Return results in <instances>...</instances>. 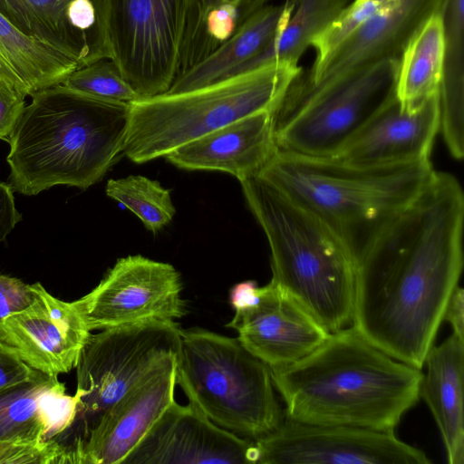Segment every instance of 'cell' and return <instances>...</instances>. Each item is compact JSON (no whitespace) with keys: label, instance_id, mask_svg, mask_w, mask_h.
I'll return each mask as SVG.
<instances>
[{"label":"cell","instance_id":"obj_1","mask_svg":"<svg viewBox=\"0 0 464 464\" xmlns=\"http://www.w3.org/2000/svg\"><path fill=\"white\" fill-rule=\"evenodd\" d=\"M464 193L435 171L356 255L352 324L372 345L421 370L463 268Z\"/></svg>","mask_w":464,"mask_h":464},{"label":"cell","instance_id":"obj_2","mask_svg":"<svg viewBox=\"0 0 464 464\" xmlns=\"http://www.w3.org/2000/svg\"><path fill=\"white\" fill-rule=\"evenodd\" d=\"M285 418L321 426L394 431L420 399L423 373L372 345L349 325L302 359L270 369Z\"/></svg>","mask_w":464,"mask_h":464},{"label":"cell","instance_id":"obj_3","mask_svg":"<svg viewBox=\"0 0 464 464\" xmlns=\"http://www.w3.org/2000/svg\"><path fill=\"white\" fill-rule=\"evenodd\" d=\"M9 139V185L25 196L55 185L86 189L123 153L130 103L98 99L63 84L32 96Z\"/></svg>","mask_w":464,"mask_h":464},{"label":"cell","instance_id":"obj_4","mask_svg":"<svg viewBox=\"0 0 464 464\" xmlns=\"http://www.w3.org/2000/svg\"><path fill=\"white\" fill-rule=\"evenodd\" d=\"M271 251V280L329 333L352 324L356 256L320 218L260 176L239 181Z\"/></svg>","mask_w":464,"mask_h":464},{"label":"cell","instance_id":"obj_5","mask_svg":"<svg viewBox=\"0 0 464 464\" xmlns=\"http://www.w3.org/2000/svg\"><path fill=\"white\" fill-rule=\"evenodd\" d=\"M435 171L430 160L360 167L277 150L259 176L328 224L356 256L375 231L414 201Z\"/></svg>","mask_w":464,"mask_h":464},{"label":"cell","instance_id":"obj_6","mask_svg":"<svg viewBox=\"0 0 464 464\" xmlns=\"http://www.w3.org/2000/svg\"><path fill=\"white\" fill-rule=\"evenodd\" d=\"M302 73L298 63L275 61L205 87L130 103L123 154L135 163L262 111H275Z\"/></svg>","mask_w":464,"mask_h":464},{"label":"cell","instance_id":"obj_7","mask_svg":"<svg viewBox=\"0 0 464 464\" xmlns=\"http://www.w3.org/2000/svg\"><path fill=\"white\" fill-rule=\"evenodd\" d=\"M176 384L188 402L222 429L256 440L285 413L269 367L238 340L207 329H180Z\"/></svg>","mask_w":464,"mask_h":464},{"label":"cell","instance_id":"obj_8","mask_svg":"<svg viewBox=\"0 0 464 464\" xmlns=\"http://www.w3.org/2000/svg\"><path fill=\"white\" fill-rule=\"evenodd\" d=\"M398 61H381L315 83L298 77L273 112L277 150L334 157L396 96Z\"/></svg>","mask_w":464,"mask_h":464},{"label":"cell","instance_id":"obj_9","mask_svg":"<svg viewBox=\"0 0 464 464\" xmlns=\"http://www.w3.org/2000/svg\"><path fill=\"white\" fill-rule=\"evenodd\" d=\"M175 321L150 320L91 334L75 368L78 407L63 442L81 452L99 418L130 390L169 361L179 350Z\"/></svg>","mask_w":464,"mask_h":464},{"label":"cell","instance_id":"obj_10","mask_svg":"<svg viewBox=\"0 0 464 464\" xmlns=\"http://www.w3.org/2000/svg\"><path fill=\"white\" fill-rule=\"evenodd\" d=\"M188 0H111L112 60L140 98L178 76Z\"/></svg>","mask_w":464,"mask_h":464},{"label":"cell","instance_id":"obj_11","mask_svg":"<svg viewBox=\"0 0 464 464\" xmlns=\"http://www.w3.org/2000/svg\"><path fill=\"white\" fill-rule=\"evenodd\" d=\"M182 289L172 265L135 255L119 258L90 293L72 303L91 331L103 330L184 316Z\"/></svg>","mask_w":464,"mask_h":464},{"label":"cell","instance_id":"obj_12","mask_svg":"<svg viewBox=\"0 0 464 464\" xmlns=\"http://www.w3.org/2000/svg\"><path fill=\"white\" fill-rule=\"evenodd\" d=\"M258 464H429L426 454L394 431L321 426L284 419L254 440Z\"/></svg>","mask_w":464,"mask_h":464},{"label":"cell","instance_id":"obj_13","mask_svg":"<svg viewBox=\"0 0 464 464\" xmlns=\"http://www.w3.org/2000/svg\"><path fill=\"white\" fill-rule=\"evenodd\" d=\"M111 0H0L19 30L72 60L78 68L112 59Z\"/></svg>","mask_w":464,"mask_h":464},{"label":"cell","instance_id":"obj_14","mask_svg":"<svg viewBox=\"0 0 464 464\" xmlns=\"http://www.w3.org/2000/svg\"><path fill=\"white\" fill-rule=\"evenodd\" d=\"M256 464L254 440L216 425L197 407L175 400L122 464Z\"/></svg>","mask_w":464,"mask_h":464},{"label":"cell","instance_id":"obj_15","mask_svg":"<svg viewBox=\"0 0 464 464\" xmlns=\"http://www.w3.org/2000/svg\"><path fill=\"white\" fill-rule=\"evenodd\" d=\"M34 301L0 323V342L33 369L58 376L75 368L91 330L73 303L62 301L40 283Z\"/></svg>","mask_w":464,"mask_h":464},{"label":"cell","instance_id":"obj_16","mask_svg":"<svg viewBox=\"0 0 464 464\" xmlns=\"http://www.w3.org/2000/svg\"><path fill=\"white\" fill-rule=\"evenodd\" d=\"M227 327L269 369L289 365L322 344L330 333L272 280L262 286L259 302L236 311Z\"/></svg>","mask_w":464,"mask_h":464},{"label":"cell","instance_id":"obj_17","mask_svg":"<svg viewBox=\"0 0 464 464\" xmlns=\"http://www.w3.org/2000/svg\"><path fill=\"white\" fill-rule=\"evenodd\" d=\"M449 0H391L353 31L301 79L309 83L341 78L385 60H399L418 29L432 15L444 14Z\"/></svg>","mask_w":464,"mask_h":464},{"label":"cell","instance_id":"obj_18","mask_svg":"<svg viewBox=\"0 0 464 464\" xmlns=\"http://www.w3.org/2000/svg\"><path fill=\"white\" fill-rule=\"evenodd\" d=\"M438 133V95L412 111L402 110L395 96L333 158L360 167L430 160Z\"/></svg>","mask_w":464,"mask_h":464},{"label":"cell","instance_id":"obj_19","mask_svg":"<svg viewBox=\"0 0 464 464\" xmlns=\"http://www.w3.org/2000/svg\"><path fill=\"white\" fill-rule=\"evenodd\" d=\"M176 361L130 390L97 420L82 450V464H122L175 400Z\"/></svg>","mask_w":464,"mask_h":464},{"label":"cell","instance_id":"obj_20","mask_svg":"<svg viewBox=\"0 0 464 464\" xmlns=\"http://www.w3.org/2000/svg\"><path fill=\"white\" fill-rule=\"evenodd\" d=\"M274 111H262L231 122L168 153L174 166L220 171L239 181L259 176L277 151Z\"/></svg>","mask_w":464,"mask_h":464},{"label":"cell","instance_id":"obj_21","mask_svg":"<svg viewBox=\"0 0 464 464\" xmlns=\"http://www.w3.org/2000/svg\"><path fill=\"white\" fill-rule=\"evenodd\" d=\"M78 397L57 376L40 372L0 392V441L41 443L57 439L73 423Z\"/></svg>","mask_w":464,"mask_h":464},{"label":"cell","instance_id":"obj_22","mask_svg":"<svg viewBox=\"0 0 464 464\" xmlns=\"http://www.w3.org/2000/svg\"><path fill=\"white\" fill-rule=\"evenodd\" d=\"M420 397L440 431L450 464L464 463V339L452 334L428 351Z\"/></svg>","mask_w":464,"mask_h":464},{"label":"cell","instance_id":"obj_23","mask_svg":"<svg viewBox=\"0 0 464 464\" xmlns=\"http://www.w3.org/2000/svg\"><path fill=\"white\" fill-rule=\"evenodd\" d=\"M295 0L265 5L252 14L212 53L176 78L166 93L187 92L231 78L260 53L286 26Z\"/></svg>","mask_w":464,"mask_h":464},{"label":"cell","instance_id":"obj_24","mask_svg":"<svg viewBox=\"0 0 464 464\" xmlns=\"http://www.w3.org/2000/svg\"><path fill=\"white\" fill-rule=\"evenodd\" d=\"M76 63L19 30L0 12V80L25 97L58 84Z\"/></svg>","mask_w":464,"mask_h":464},{"label":"cell","instance_id":"obj_25","mask_svg":"<svg viewBox=\"0 0 464 464\" xmlns=\"http://www.w3.org/2000/svg\"><path fill=\"white\" fill-rule=\"evenodd\" d=\"M445 58L443 14L430 17L404 47L396 73L395 95L412 111L438 95Z\"/></svg>","mask_w":464,"mask_h":464},{"label":"cell","instance_id":"obj_26","mask_svg":"<svg viewBox=\"0 0 464 464\" xmlns=\"http://www.w3.org/2000/svg\"><path fill=\"white\" fill-rule=\"evenodd\" d=\"M445 58L438 92L439 132L452 158L464 157V0H449L443 14Z\"/></svg>","mask_w":464,"mask_h":464},{"label":"cell","instance_id":"obj_27","mask_svg":"<svg viewBox=\"0 0 464 464\" xmlns=\"http://www.w3.org/2000/svg\"><path fill=\"white\" fill-rule=\"evenodd\" d=\"M348 3L349 0H295L294 12L281 34L234 76L275 61L298 63L312 40L339 16Z\"/></svg>","mask_w":464,"mask_h":464},{"label":"cell","instance_id":"obj_28","mask_svg":"<svg viewBox=\"0 0 464 464\" xmlns=\"http://www.w3.org/2000/svg\"><path fill=\"white\" fill-rule=\"evenodd\" d=\"M105 192L136 215L152 233L166 227L176 214L170 190L144 176L109 179Z\"/></svg>","mask_w":464,"mask_h":464},{"label":"cell","instance_id":"obj_29","mask_svg":"<svg viewBox=\"0 0 464 464\" xmlns=\"http://www.w3.org/2000/svg\"><path fill=\"white\" fill-rule=\"evenodd\" d=\"M62 84L105 101L130 103L140 99L112 59H102L77 68Z\"/></svg>","mask_w":464,"mask_h":464},{"label":"cell","instance_id":"obj_30","mask_svg":"<svg viewBox=\"0 0 464 464\" xmlns=\"http://www.w3.org/2000/svg\"><path fill=\"white\" fill-rule=\"evenodd\" d=\"M0 463H66V452L55 440L41 443L0 441Z\"/></svg>","mask_w":464,"mask_h":464},{"label":"cell","instance_id":"obj_31","mask_svg":"<svg viewBox=\"0 0 464 464\" xmlns=\"http://www.w3.org/2000/svg\"><path fill=\"white\" fill-rule=\"evenodd\" d=\"M34 297L32 285L0 274V323L29 306Z\"/></svg>","mask_w":464,"mask_h":464},{"label":"cell","instance_id":"obj_32","mask_svg":"<svg viewBox=\"0 0 464 464\" xmlns=\"http://www.w3.org/2000/svg\"><path fill=\"white\" fill-rule=\"evenodd\" d=\"M40 372L25 363L13 350L0 342V392L29 381Z\"/></svg>","mask_w":464,"mask_h":464},{"label":"cell","instance_id":"obj_33","mask_svg":"<svg viewBox=\"0 0 464 464\" xmlns=\"http://www.w3.org/2000/svg\"><path fill=\"white\" fill-rule=\"evenodd\" d=\"M25 96L0 80V139L8 140L25 107Z\"/></svg>","mask_w":464,"mask_h":464},{"label":"cell","instance_id":"obj_34","mask_svg":"<svg viewBox=\"0 0 464 464\" xmlns=\"http://www.w3.org/2000/svg\"><path fill=\"white\" fill-rule=\"evenodd\" d=\"M262 286L253 280L235 285L229 294V302L234 311H241L255 306L260 300Z\"/></svg>","mask_w":464,"mask_h":464},{"label":"cell","instance_id":"obj_35","mask_svg":"<svg viewBox=\"0 0 464 464\" xmlns=\"http://www.w3.org/2000/svg\"><path fill=\"white\" fill-rule=\"evenodd\" d=\"M464 290L457 285L446 305L443 319L452 327L453 334L464 339Z\"/></svg>","mask_w":464,"mask_h":464}]
</instances>
